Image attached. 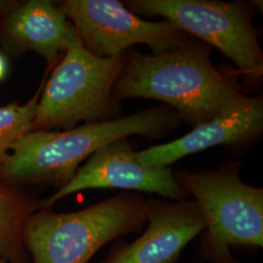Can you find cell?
<instances>
[{
    "mask_svg": "<svg viewBox=\"0 0 263 263\" xmlns=\"http://www.w3.org/2000/svg\"><path fill=\"white\" fill-rule=\"evenodd\" d=\"M181 121L168 105L147 108L105 122L88 123L66 131H30L10 149L0 168V183H42L59 190L76 176L80 164L104 145L133 135L161 138Z\"/></svg>",
    "mask_w": 263,
    "mask_h": 263,
    "instance_id": "cell-1",
    "label": "cell"
},
{
    "mask_svg": "<svg viewBox=\"0 0 263 263\" xmlns=\"http://www.w3.org/2000/svg\"><path fill=\"white\" fill-rule=\"evenodd\" d=\"M231 80L211 61V47L192 37L181 46L158 55L129 51L114 99L143 98L174 108L193 128L211 120L241 96Z\"/></svg>",
    "mask_w": 263,
    "mask_h": 263,
    "instance_id": "cell-2",
    "label": "cell"
},
{
    "mask_svg": "<svg viewBox=\"0 0 263 263\" xmlns=\"http://www.w3.org/2000/svg\"><path fill=\"white\" fill-rule=\"evenodd\" d=\"M145 223L146 201L122 192L73 213L38 210L25 222L23 243L30 263H87L104 245Z\"/></svg>",
    "mask_w": 263,
    "mask_h": 263,
    "instance_id": "cell-3",
    "label": "cell"
},
{
    "mask_svg": "<svg viewBox=\"0 0 263 263\" xmlns=\"http://www.w3.org/2000/svg\"><path fill=\"white\" fill-rule=\"evenodd\" d=\"M239 174L240 163L216 171L174 172L204 219L199 254L205 262L240 263L232 249H262L263 189L245 183Z\"/></svg>",
    "mask_w": 263,
    "mask_h": 263,
    "instance_id": "cell-4",
    "label": "cell"
},
{
    "mask_svg": "<svg viewBox=\"0 0 263 263\" xmlns=\"http://www.w3.org/2000/svg\"><path fill=\"white\" fill-rule=\"evenodd\" d=\"M128 53L99 58L79 39L45 82L30 131H66L80 122L119 118L121 103L114 99L113 87L122 73Z\"/></svg>",
    "mask_w": 263,
    "mask_h": 263,
    "instance_id": "cell-5",
    "label": "cell"
},
{
    "mask_svg": "<svg viewBox=\"0 0 263 263\" xmlns=\"http://www.w3.org/2000/svg\"><path fill=\"white\" fill-rule=\"evenodd\" d=\"M125 3L137 16L163 17L189 35L218 49L251 80L262 74V51L251 10L243 3L216 0H130Z\"/></svg>",
    "mask_w": 263,
    "mask_h": 263,
    "instance_id": "cell-6",
    "label": "cell"
},
{
    "mask_svg": "<svg viewBox=\"0 0 263 263\" xmlns=\"http://www.w3.org/2000/svg\"><path fill=\"white\" fill-rule=\"evenodd\" d=\"M60 8L76 27L84 47L99 58L120 56L137 44L147 45L158 55L193 37L167 20L141 19L117 0H66Z\"/></svg>",
    "mask_w": 263,
    "mask_h": 263,
    "instance_id": "cell-7",
    "label": "cell"
},
{
    "mask_svg": "<svg viewBox=\"0 0 263 263\" xmlns=\"http://www.w3.org/2000/svg\"><path fill=\"white\" fill-rule=\"evenodd\" d=\"M136 153L127 139L101 147L77 170L67 184L40 202V209H50L76 192L98 188L155 193L176 201L187 199V192L175 179L173 170L143 165Z\"/></svg>",
    "mask_w": 263,
    "mask_h": 263,
    "instance_id": "cell-8",
    "label": "cell"
},
{
    "mask_svg": "<svg viewBox=\"0 0 263 263\" xmlns=\"http://www.w3.org/2000/svg\"><path fill=\"white\" fill-rule=\"evenodd\" d=\"M146 222L141 237L113 248L101 263H177L183 249L205 230L196 202L188 199L147 200Z\"/></svg>",
    "mask_w": 263,
    "mask_h": 263,
    "instance_id": "cell-9",
    "label": "cell"
},
{
    "mask_svg": "<svg viewBox=\"0 0 263 263\" xmlns=\"http://www.w3.org/2000/svg\"><path fill=\"white\" fill-rule=\"evenodd\" d=\"M262 130V98L242 95L211 120L194 127L181 138L137 151L136 156L143 165L168 167L185 156L211 147L251 142Z\"/></svg>",
    "mask_w": 263,
    "mask_h": 263,
    "instance_id": "cell-10",
    "label": "cell"
},
{
    "mask_svg": "<svg viewBox=\"0 0 263 263\" xmlns=\"http://www.w3.org/2000/svg\"><path fill=\"white\" fill-rule=\"evenodd\" d=\"M6 34L20 47L53 60L80 38L60 7L47 0H29L15 10L6 24Z\"/></svg>",
    "mask_w": 263,
    "mask_h": 263,
    "instance_id": "cell-11",
    "label": "cell"
},
{
    "mask_svg": "<svg viewBox=\"0 0 263 263\" xmlns=\"http://www.w3.org/2000/svg\"><path fill=\"white\" fill-rule=\"evenodd\" d=\"M40 210V202L19 188L0 183V256L8 263H30L23 243V228L28 216Z\"/></svg>",
    "mask_w": 263,
    "mask_h": 263,
    "instance_id": "cell-12",
    "label": "cell"
},
{
    "mask_svg": "<svg viewBox=\"0 0 263 263\" xmlns=\"http://www.w3.org/2000/svg\"><path fill=\"white\" fill-rule=\"evenodd\" d=\"M45 82L46 76L37 92L26 104H11L0 107V168L9 155L11 146L30 131Z\"/></svg>",
    "mask_w": 263,
    "mask_h": 263,
    "instance_id": "cell-13",
    "label": "cell"
},
{
    "mask_svg": "<svg viewBox=\"0 0 263 263\" xmlns=\"http://www.w3.org/2000/svg\"><path fill=\"white\" fill-rule=\"evenodd\" d=\"M7 62L4 56L0 53V81H2L7 74Z\"/></svg>",
    "mask_w": 263,
    "mask_h": 263,
    "instance_id": "cell-14",
    "label": "cell"
},
{
    "mask_svg": "<svg viewBox=\"0 0 263 263\" xmlns=\"http://www.w3.org/2000/svg\"><path fill=\"white\" fill-rule=\"evenodd\" d=\"M0 263H8V262H7V261H6V260H5V259H4V258H3V257H1V256H0Z\"/></svg>",
    "mask_w": 263,
    "mask_h": 263,
    "instance_id": "cell-15",
    "label": "cell"
},
{
    "mask_svg": "<svg viewBox=\"0 0 263 263\" xmlns=\"http://www.w3.org/2000/svg\"><path fill=\"white\" fill-rule=\"evenodd\" d=\"M0 5H1V2H0Z\"/></svg>",
    "mask_w": 263,
    "mask_h": 263,
    "instance_id": "cell-16",
    "label": "cell"
}]
</instances>
